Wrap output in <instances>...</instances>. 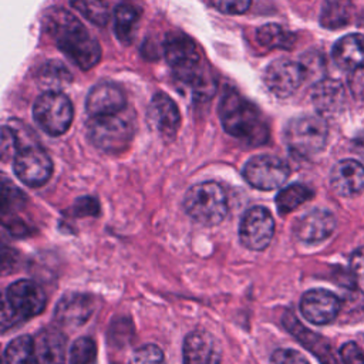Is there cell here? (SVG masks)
Segmentation results:
<instances>
[{
  "label": "cell",
  "mask_w": 364,
  "mask_h": 364,
  "mask_svg": "<svg viewBox=\"0 0 364 364\" xmlns=\"http://www.w3.org/2000/svg\"><path fill=\"white\" fill-rule=\"evenodd\" d=\"M183 364H220L222 350L218 340L208 331L189 333L182 347Z\"/></svg>",
  "instance_id": "obj_15"
},
{
  "label": "cell",
  "mask_w": 364,
  "mask_h": 364,
  "mask_svg": "<svg viewBox=\"0 0 364 364\" xmlns=\"http://www.w3.org/2000/svg\"><path fill=\"white\" fill-rule=\"evenodd\" d=\"M87 132L90 141L108 154L122 152L134 138V119L124 109L117 114L91 117Z\"/></svg>",
  "instance_id": "obj_5"
},
{
  "label": "cell",
  "mask_w": 364,
  "mask_h": 364,
  "mask_svg": "<svg viewBox=\"0 0 364 364\" xmlns=\"http://www.w3.org/2000/svg\"><path fill=\"white\" fill-rule=\"evenodd\" d=\"M146 119L149 127L166 141L173 139L181 125V114L176 104L164 92L152 97L146 111Z\"/></svg>",
  "instance_id": "obj_13"
},
{
  "label": "cell",
  "mask_w": 364,
  "mask_h": 364,
  "mask_svg": "<svg viewBox=\"0 0 364 364\" xmlns=\"http://www.w3.org/2000/svg\"><path fill=\"white\" fill-rule=\"evenodd\" d=\"M289 175L290 169L287 164L269 154L252 156L243 166L245 181L262 191H272L282 186Z\"/></svg>",
  "instance_id": "obj_8"
},
{
  "label": "cell",
  "mask_w": 364,
  "mask_h": 364,
  "mask_svg": "<svg viewBox=\"0 0 364 364\" xmlns=\"http://www.w3.org/2000/svg\"><path fill=\"white\" fill-rule=\"evenodd\" d=\"M70 4L95 26H105L109 20V10L105 0H70Z\"/></svg>",
  "instance_id": "obj_29"
},
{
  "label": "cell",
  "mask_w": 364,
  "mask_h": 364,
  "mask_svg": "<svg viewBox=\"0 0 364 364\" xmlns=\"http://www.w3.org/2000/svg\"><path fill=\"white\" fill-rule=\"evenodd\" d=\"M70 364H97V344L91 337L77 338L68 353Z\"/></svg>",
  "instance_id": "obj_30"
},
{
  "label": "cell",
  "mask_w": 364,
  "mask_h": 364,
  "mask_svg": "<svg viewBox=\"0 0 364 364\" xmlns=\"http://www.w3.org/2000/svg\"><path fill=\"white\" fill-rule=\"evenodd\" d=\"M164 53L175 77L196 92H212L213 81L200 60L198 48L186 34H168L164 43Z\"/></svg>",
  "instance_id": "obj_3"
},
{
  "label": "cell",
  "mask_w": 364,
  "mask_h": 364,
  "mask_svg": "<svg viewBox=\"0 0 364 364\" xmlns=\"http://www.w3.org/2000/svg\"><path fill=\"white\" fill-rule=\"evenodd\" d=\"M20 149L18 146V138L14 129L10 127H3L1 131V156L6 161L11 155H16L17 151Z\"/></svg>",
  "instance_id": "obj_35"
},
{
  "label": "cell",
  "mask_w": 364,
  "mask_h": 364,
  "mask_svg": "<svg viewBox=\"0 0 364 364\" xmlns=\"http://www.w3.org/2000/svg\"><path fill=\"white\" fill-rule=\"evenodd\" d=\"M73 104L61 91H44L33 105L36 124L48 135L64 134L73 122Z\"/></svg>",
  "instance_id": "obj_7"
},
{
  "label": "cell",
  "mask_w": 364,
  "mask_h": 364,
  "mask_svg": "<svg viewBox=\"0 0 364 364\" xmlns=\"http://www.w3.org/2000/svg\"><path fill=\"white\" fill-rule=\"evenodd\" d=\"M125 108V97L121 88L112 82L94 85L85 100V109L91 117L117 114Z\"/></svg>",
  "instance_id": "obj_17"
},
{
  "label": "cell",
  "mask_w": 364,
  "mask_h": 364,
  "mask_svg": "<svg viewBox=\"0 0 364 364\" xmlns=\"http://www.w3.org/2000/svg\"><path fill=\"white\" fill-rule=\"evenodd\" d=\"M94 311V300L85 293H68L55 306L54 317L61 326H82Z\"/></svg>",
  "instance_id": "obj_18"
},
{
  "label": "cell",
  "mask_w": 364,
  "mask_h": 364,
  "mask_svg": "<svg viewBox=\"0 0 364 364\" xmlns=\"http://www.w3.org/2000/svg\"><path fill=\"white\" fill-rule=\"evenodd\" d=\"M40 80L46 87H51V91H58L60 87L71 81V74L61 63L50 61L43 65L40 71Z\"/></svg>",
  "instance_id": "obj_31"
},
{
  "label": "cell",
  "mask_w": 364,
  "mask_h": 364,
  "mask_svg": "<svg viewBox=\"0 0 364 364\" xmlns=\"http://www.w3.org/2000/svg\"><path fill=\"white\" fill-rule=\"evenodd\" d=\"M304 78L306 70L303 64L286 58L272 61L263 74L266 87L277 97H289L293 94Z\"/></svg>",
  "instance_id": "obj_12"
},
{
  "label": "cell",
  "mask_w": 364,
  "mask_h": 364,
  "mask_svg": "<svg viewBox=\"0 0 364 364\" xmlns=\"http://www.w3.org/2000/svg\"><path fill=\"white\" fill-rule=\"evenodd\" d=\"M34 341L40 364H64L67 341L63 333L47 328L40 331Z\"/></svg>",
  "instance_id": "obj_23"
},
{
  "label": "cell",
  "mask_w": 364,
  "mask_h": 364,
  "mask_svg": "<svg viewBox=\"0 0 364 364\" xmlns=\"http://www.w3.org/2000/svg\"><path fill=\"white\" fill-rule=\"evenodd\" d=\"M348 88L354 98L364 100V65L351 71L348 78Z\"/></svg>",
  "instance_id": "obj_38"
},
{
  "label": "cell",
  "mask_w": 364,
  "mask_h": 364,
  "mask_svg": "<svg viewBox=\"0 0 364 364\" xmlns=\"http://www.w3.org/2000/svg\"><path fill=\"white\" fill-rule=\"evenodd\" d=\"M4 303L21 320L40 314L46 307V294L33 280H17L6 290Z\"/></svg>",
  "instance_id": "obj_11"
},
{
  "label": "cell",
  "mask_w": 364,
  "mask_h": 364,
  "mask_svg": "<svg viewBox=\"0 0 364 364\" xmlns=\"http://www.w3.org/2000/svg\"><path fill=\"white\" fill-rule=\"evenodd\" d=\"M333 58L343 70H355L364 65V36L347 34L333 46Z\"/></svg>",
  "instance_id": "obj_22"
},
{
  "label": "cell",
  "mask_w": 364,
  "mask_h": 364,
  "mask_svg": "<svg viewBox=\"0 0 364 364\" xmlns=\"http://www.w3.org/2000/svg\"><path fill=\"white\" fill-rule=\"evenodd\" d=\"M341 307L340 299L324 289H313L306 291L300 300V311L303 317L313 324L331 323Z\"/></svg>",
  "instance_id": "obj_14"
},
{
  "label": "cell",
  "mask_w": 364,
  "mask_h": 364,
  "mask_svg": "<svg viewBox=\"0 0 364 364\" xmlns=\"http://www.w3.org/2000/svg\"><path fill=\"white\" fill-rule=\"evenodd\" d=\"M340 357L344 364H364V353L353 341L343 344L340 348Z\"/></svg>",
  "instance_id": "obj_37"
},
{
  "label": "cell",
  "mask_w": 364,
  "mask_h": 364,
  "mask_svg": "<svg viewBox=\"0 0 364 364\" xmlns=\"http://www.w3.org/2000/svg\"><path fill=\"white\" fill-rule=\"evenodd\" d=\"M311 101L321 115H334L341 111L346 102V91L340 81L324 78L316 82L311 91Z\"/></svg>",
  "instance_id": "obj_20"
},
{
  "label": "cell",
  "mask_w": 364,
  "mask_h": 364,
  "mask_svg": "<svg viewBox=\"0 0 364 364\" xmlns=\"http://www.w3.org/2000/svg\"><path fill=\"white\" fill-rule=\"evenodd\" d=\"M139 20V10L132 4H119L114 11V30L118 40L124 44L131 43L136 23Z\"/></svg>",
  "instance_id": "obj_26"
},
{
  "label": "cell",
  "mask_w": 364,
  "mask_h": 364,
  "mask_svg": "<svg viewBox=\"0 0 364 364\" xmlns=\"http://www.w3.org/2000/svg\"><path fill=\"white\" fill-rule=\"evenodd\" d=\"M77 215H97L98 213V203L92 198H81L75 203Z\"/></svg>",
  "instance_id": "obj_40"
},
{
  "label": "cell",
  "mask_w": 364,
  "mask_h": 364,
  "mask_svg": "<svg viewBox=\"0 0 364 364\" xmlns=\"http://www.w3.org/2000/svg\"><path fill=\"white\" fill-rule=\"evenodd\" d=\"M219 117L223 129L247 145L257 146L269 139V127L259 108L236 91L225 92Z\"/></svg>",
  "instance_id": "obj_2"
},
{
  "label": "cell",
  "mask_w": 364,
  "mask_h": 364,
  "mask_svg": "<svg viewBox=\"0 0 364 364\" xmlns=\"http://www.w3.org/2000/svg\"><path fill=\"white\" fill-rule=\"evenodd\" d=\"M210 1L219 11L226 14H242L250 6V0H210Z\"/></svg>",
  "instance_id": "obj_36"
},
{
  "label": "cell",
  "mask_w": 364,
  "mask_h": 364,
  "mask_svg": "<svg viewBox=\"0 0 364 364\" xmlns=\"http://www.w3.org/2000/svg\"><path fill=\"white\" fill-rule=\"evenodd\" d=\"M7 364H40L36 341L30 336H20L9 343L4 351Z\"/></svg>",
  "instance_id": "obj_27"
},
{
  "label": "cell",
  "mask_w": 364,
  "mask_h": 364,
  "mask_svg": "<svg viewBox=\"0 0 364 364\" xmlns=\"http://www.w3.org/2000/svg\"><path fill=\"white\" fill-rule=\"evenodd\" d=\"M284 326L289 328L290 333L294 334V337L306 346V348L316 355V358L320 361V364H338L336 360V355L333 354V350L326 338L321 336L307 330L303 327L297 318H294L291 314H287L284 317Z\"/></svg>",
  "instance_id": "obj_21"
},
{
  "label": "cell",
  "mask_w": 364,
  "mask_h": 364,
  "mask_svg": "<svg viewBox=\"0 0 364 364\" xmlns=\"http://www.w3.org/2000/svg\"><path fill=\"white\" fill-rule=\"evenodd\" d=\"M354 16L353 0H326L320 11V24L328 30L347 26Z\"/></svg>",
  "instance_id": "obj_24"
},
{
  "label": "cell",
  "mask_w": 364,
  "mask_h": 364,
  "mask_svg": "<svg viewBox=\"0 0 364 364\" xmlns=\"http://www.w3.org/2000/svg\"><path fill=\"white\" fill-rule=\"evenodd\" d=\"M330 185L341 196H353L364 189V165L355 159L338 161L330 172Z\"/></svg>",
  "instance_id": "obj_19"
},
{
  "label": "cell",
  "mask_w": 364,
  "mask_h": 364,
  "mask_svg": "<svg viewBox=\"0 0 364 364\" xmlns=\"http://www.w3.org/2000/svg\"><path fill=\"white\" fill-rule=\"evenodd\" d=\"M17 178L31 188L44 185L53 173V162L48 154L36 145H26L17 151L13 162Z\"/></svg>",
  "instance_id": "obj_9"
},
{
  "label": "cell",
  "mask_w": 364,
  "mask_h": 364,
  "mask_svg": "<svg viewBox=\"0 0 364 364\" xmlns=\"http://www.w3.org/2000/svg\"><path fill=\"white\" fill-rule=\"evenodd\" d=\"M327 125L318 115H301L290 119L284 128V142L299 158H311L326 145Z\"/></svg>",
  "instance_id": "obj_6"
},
{
  "label": "cell",
  "mask_w": 364,
  "mask_h": 364,
  "mask_svg": "<svg viewBox=\"0 0 364 364\" xmlns=\"http://www.w3.org/2000/svg\"><path fill=\"white\" fill-rule=\"evenodd\" d=\"M350 267L358 280L364 283V246L353 252L350 257Z\"/></svg>",
  "instance_id": "obj_39"
},
{
  "label": "cell",
  "mask_w": 364,
  "mask_h": 364,
  "mask_svg": "<svg viewBox=\"0 0 364 364\" xmlns=\"http://www.w3.org/2000/svg\"><path fill=\"white\" fill-rule=\"evenodd\" d=\"M129 364H166L162 350L155 344L139 347L131 357Z\"/></svg>",
  "instance_id": "obj_32"
},
{
  "label": "cell",
  "mask_w": 364,
  "mask_h": 364,
  "mask_svg": "<svg viewBox=\"0 0 364 364\" xmlns=\"http://www.w3.org/2000/svg\"><path fill=\"white\" fill-rule=\"evenodd\" d=\"M314 192L303 183H291L283 188L276 196V206L280 215L290 213L304 202H307Z\"/></svg>",
  "instance_id": "obj_28"
},
{
  "label": "cell",
  "mask_w": 364,
  "mask_h": 364,
  "mask_svg": "<svg viewBox=\"0 0 364 364\" xmlns=\"http://www.w3.org/2000/svg\"><path fill=\"white\" fill-rule=\"evenodd\" d=\"M26 202V196L14 185L3 181V213L13 212L21 208Z\"/></svg>",
  "instance_id": "obj_33"
},
{
  "label": "cell",
  "mask_w": 364,
  "mask_h": 364,
  "mask_svg": "<svg viewBox=\"0 0 364 364\" xmlns=\"http://www.w3.org/2000/svg\"><path fill=\"white\" fill-rule=\"evenodd\" d=\"M274 233L272 213L262 206L247 209L239 226V239L250 250H263L269 246Z\"/></svg>",
  "instance_id": "obj_10"
},
{
  "label": "cell",
  "mask_w": 364,
  "mask_h": 364,
  "mask_svg": "<svg viewBox=\"0 0 364 364\" xmlns=\"http://www.w3.org/2000/svg\"><path fill=\"white\" fill-rule=\"evenodd\" d=\"M294 235L306 243H317L327 239L336 229V218L327 209H311L294 223Z\"/></svg>",
  "instance_id": "obj_16"
},
{
  "label": "cell",
  "mask_w": 364,
  "mask_h": 364,
  "mask_svg": "<svg viewBox=\"0 0 364 364\" xmlns=\"http://www.w3.org/2000/svg\"><path fill=\"white\" fill-rule=\"evenodd\" d=\"M183 209L195 222L213 226L228 215V196L216 182H200L191 186L183 196Z\"/></svg>",
  "instance_id": "obj_4"
},
{
  "label": "cell",
  "mask_w": 364,
  "mask_h": 364,
  "mask_svg": "<svg viewBox=\"0 0 364 364\" xmlns=\"http://www.w3.org/2000/svg\"><path fill=\"white\" fill-rule=\"evenodd\" d=\"M256 40L260 46L266 48H280V50H290L296 41L294 33L286 30L284 27L269 23L257 28Z\"/></svg>",
  "instance_id": "obj_25"
},
{
  "label": "cell",
  "mask_w": 364,
  "mask_h": 364,
  "mask_svg": "<svg viewBox=\"0 0 364 364\" xmlns=\"http://www.w3.org/2000/svg\"><path fill=\"white\" fill-rule=\"evenodd\" d=\"M43 27L55 46L80 68L90 70L101 58L98 41L84 24L61 7H50L43 16Z\"/></svg>",
  "instance_id": "obj_1"
},
{
  "label": "cell",
  "mask_w": 364,
  "mask_h": 364,
  "mask_svg": "<svg viewBox=\"0 0 364 364\" xmlns=\"http://www.w3.org/2000/svg\"><path fill=\"white\" fill-rule=\"evenodd\" d=\"M270 364H309V361L296 350L279 348L272 354Z\"/></svg>",
  "instance_id": "obj_34"
}]
</instances>
